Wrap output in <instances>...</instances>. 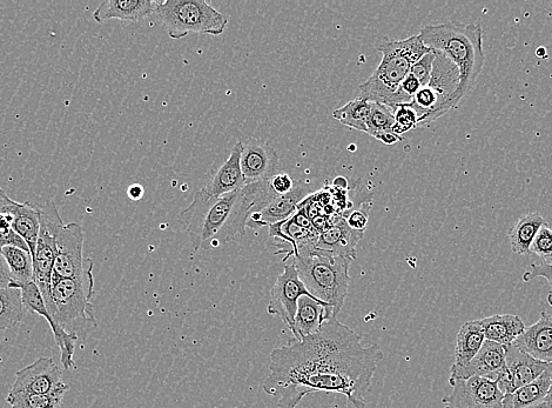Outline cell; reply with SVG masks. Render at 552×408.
Listing matches in <instances>:
<instances>
[{
	"instance_id": "cell-1",
	"label": "cell",
	"mask_w": 552,
	"mask_h": 408,
	"mask_svg": "<svg viewBox=\"0 0 552 408\" xmlns=\"http://www.w3.org/2000/svg\"><path fill=\"white\" fill-rule=\"evenodd\" d=\"M383 358L380 345L363 344L361 336L338 318L304 339L274 349L269 376L262 383L278 408H296L312 393L345 396L353 408H366L376 369Z\"/></svg>"
},
{
	"instance_id": "cell-2",
	"label": "cell",
	"mask_w": 552,
	"mask_h": 408,
	"mask_svg": "<svg viewBox=\"0 0 552 408\" xmlns=\"http://www.w3.org/2000/svg\"><path fill=\"white\" fill-rule=\"evenodd\" d=\"M275 196L269 182L248 184L219 198H207L198 192L192 204L179 213L178 222L190 236L195 251L215 249L245 236L249 218Z\"/></svg>"
},
{
	"instance_id": "cell-3",
	"label": "cell",
	"mask_w": 552,
	"mask_h": 408,
	"mask_svg": "<svg viewBox=\"0 0 552 408\" xmlns=\"http://www.w3.org/2000/svg\"><path fill=\"white\" fill-rule=\"evenodd\" d=\"M420 38L428 49L440 52L451 60L460 71V86L456 92L457 105L473 90L486 63L483 48V29L479 24L444 22L430 24L420 32Z\"/></svg>"
},
{
	"instance_id": "cell-4",
	"label": "cell",
	"mask_w": 552,
	"mask_h": 408,
	"mask_svg": "<svg viewBox=\"0 0 552 408\" xmlns=\"http://www.w3.org/2000/svg\"><path fill=\"white\" fill-rule=\"evenodd\" d=\"M352 262V259L316 250L314 245L304 247L293 258L307 291L328 307L332 319L338 318L345 305Z\"/></svg>"
},
{
	"instance_id": "cell-5",
	"label": "cell",
	"mask_w": 552,
	"mask_h": 408,
	"mask_svg": "<svg viewBox=\"0 0 552 408\" xmlns=\"http://www.w3.org/2000/svg\"><path fill=\"white\" fill-rule=\"evenodd\" d=\"M382 60L378 69L360 85V97L368 102L387 105L409 75L413 65L432 51L419 35L403 40L383 38L378 45Z\"/></svg>"
},
{
	"instance_id": "cell-6",
	"label": "cell",
	"mask_w": 552,
	"mask_h": 408,
	"mask_svg": "<svg viewBox=\"0 0 552 408\" xmlns=\"http://www.w3.org/2000/svg\"><path fill=\"white\" fill-rule=\"evenodd\" d=\"M93 267V260L89 258L82 276L52 282V302L55 305L52 318L65 332L78 339L86 338L98 327L91 303L94 296Z\"/></svg>"
},
{
	"instance_id": "cell-7",
	"label": "cell",
	"mask_w": 552,
	"mask_h": 408,
	"mask_svg": "<svg viewBox=\"0 0 552 408\" xmlns=\"http://www.w3.org/2000/svg\"><path fill=\"white\" fill-rule=\"evenodd\" d=\"M156 15L172 39L185 38L192 33L220 36L228 24V19L205 0L157 2Z\"/></svg>"
},
{
	"instance_id": "cell-8",
	"label": "cell",
	"mask_w": 552,
	"mask_h": 408,
	"mask_svg": "<svg viewBox=\"0 0 552 408\" xmlns=\"http://www.w3.org/2000/svg\"><path fill=\"white\" fill-rule=\"evenodd\" d=\"M35 204L40 213V231L36 253L33 256V266H35L33 282L38 286L47 310L53 317L55 305L52 302V274L57 254L56 239L65 223L53 200H44L42 203L35 202Z\"/></svg>"
},
{
	"instance_id": "cell-9",
	"label": "cell",
	"mask_w": 552,
	"mask_h": 408,
	"mask_svg": "<svg viewBox=\"0 0 552 408\" xmlns=\"http://www.w3.org/2000/svg\"><path fill=\"white\" fill-rule=\"evenodd\" d=\"M453 391L442 399L446 408H503L504 394L496 380L449 378Z\"/></svg>"
},
{
	"instance_id": "cell-10",
	"label": "cell",
	"mask_w": 552,
	"mask_h": 408,
	"mask_svg": "<svg viewBox=\"0 0 552 408\" xmlns=\"http://www.w3.org/2000/svg\"><path fill=\"white\" fill-rule=\"evenodd\" d=\"M85 233L76 223L65 224L56 239L57 254L52 282L82 276L89 258H84Z\"/></svg>"
},
{
	"instance_id": "cell-11",
	"label": "cell",
	"mask_w": 552,
	"mask_h": 408,
	"mask_svg": "<svg viewBox=\"0 0 552 408\" xmlns=\"http://www.w3.org/2000/svg\"><path fill=\"white\" fill-rule=\"evenodd\" d=\"M304 296L311 294L302 283L295 265L287 264L272 287L267 311L272 316H278L287 329L292 331L299 299Z\"/></svg>"
},
{
	"instance_id": "cell-12",
	"label": "cell",
	"mask_w": 552,
	"mask_h": 408,
	"mask_svg": "<svg viewBox=\"0 0 552 408\" xmlns=\"http://www.w3.org/2000/svg\"><path fill=\"white\" fill-rule=\"evenodd\" d=\"M12 289H19L20 292H22L25 310L38 314V316L45 318L47 323H49L53 337H55L56 344L60 351V363H62L64 369L67 371L77 369L76 363H74V353H76L78 338L65 332L62 327L53 320L36 283L32 282L29 284L17 285L13 286Z\"/></svg>"
},
{
	"instance_id": "cell-13",
	"label": "cell",
	"mask_w": 552,
	"mask_h": 408,
	"mask_svg": "<svg viewBox=\"0 0 552 408\" xmlns=\"http://www.w3.org/2000/svg\"><path fill=\"white\" fill-rule=\"evenodd\" d=\"M504 351H506L507 370L497 379L498 387L504 396L533 383L552 365L531 357L515 344L504 346Z\"/></svg>"
},
{
	"instance_id": "cell-14",
	"label": "cell",
	"mask_w": 552,
	"mask_h": 408,
	"mask_svg": "<svg viewBox=\"0 0 552 408\" xmlns=\"http://www.w3.org/2000/svg\"><path fill=\"white\" fill-rule=\"evenodd\" d=\"M240 165L246 185L269 182L278 171V153L267 142L248 139L242 143Z\"/></svg>"
},
{
	"instance_id": "cell-15",
	"label": "cell",
	"mask_w": 552,
	"mask_h": 408,
	"mask_svg": "<svg viewBox=\"0 0 552 408\" xmlns=\"http://www.w3.org/2000/svg\"><path fill=\"white\" fill-rule=\"evenodd\" d=\"M436 52V51H435ZM460 86V71L440 52H436L432 77L426 88L436 100L437 118L446 115L457 106L455 96Z\"/></svg>"
},
{
	"instance_id": "cell-16",
	"label": "cell",
	"mask_w": 552,
	"mask_h": 408,
	"mask_svg": "<svg viewBox=\"0 0 552 408\" xmlns=\"http://www.w3.org/2000/svg\"><path fill=\"white\" fill-rule=\"evenodd\" d=\"M311 193L312 186L304 180H299L287 195L275 196L264 209L252 214V217L248 220V229L258 231L262 227L284 222V220L294 216L300 204L311 196Z\"/></svg>"
},
{
	"instance_id": "cell-17",
	"label": "cell",
	"mask_w": 552,
	"mask_h": 408,
	"mask_svg": "<svg viewBox=\"0 0 552 408\" xmlns=\"http://www.w3.org/2000/svg\"><path fill=\"white\" fill-rule=\"evenodd\" d=\"M64 381L55 359L39 358L16 374L10 393L46 394L58 389Z\"/></svg>"
},
{
	"instance_id": "cell-18",
	"label": "cell",
	"mask_w": 552,
	"mask_h": 408,
	"mask_svg": "<svg viewBox=\"0 0 552 408\" xmlns=\"http://www.w3.org/2000/svg\"><path fill=\"white\" fill-rule=\"evenodd\" d=\"M507 370L504 346L486 340L479 353L464 366H451L450 378L469 379L473 377L496 380Z\"/></svg>"
},
{
	"instance_id": "cell-19",
	"label": "cell",
	"mask_w": 552,
	"mask_h": 408,
	"mask_svg": "<svg viewBox=\"0 0 552 408\" xmlns=\"http://www.w3.org/2000/svg\"><path fill=\"white\" fill-rule=\"evenodd\" d=\"M0 207L2 212L11 214L12 229L25 240L32 257L35 256L40 231V213L35 202L18 203L0 187Z\"/></svg>"
},
{
	"instance_id": "cell-20",
	"label": "cell",
	"mask_w": 552,
	"mask_h": 408,
	"mask_svg": "<svg viewBox=\"0 0 552 408\" xmlns=\"http://www.w3.org/2000/svg\"><path fill=\"white\" fill-rule=\"evenodd\" d=\"M241 152L242 143L239 142L235 144L230 157L215 173L210 183L199 191L201 195L207 198H219L228 195V193L241 190L242 187L246 186L240 165Z\"/></svg>"
},
{
	"instance_id": "cell-21",
	"label": "cell",
	"mask_w": 552,
	"mask_h": 408,
	"mask_svg": "<svg viewBox=\"0 0 552 408\" xmlns=\"http://www.w3.org/2000/svg\"><path fill=\"white\" fill-rule=\"evenodd\" d=\"M361 231H355L346 222V219L336 220L331 229L320 234L314 245L316 250L333 254V256L345 257L352 260L356 258V246L363 238Z\"/></svg>"
},
{
	"instance_id": "cell-22",
	"label": "cell",
	"mask_w": 552,
	"mask_h": 408,
	"mask_svg": "<svg viewBox=\"0 0 552 408\" xmlns=\"http://www.w3.org/2000/svg\"><path fill=\"white\" fill-rule=\"evenodd\" d=\"M514 344L531 357L552 364V314L543 311L537 323L527 327Z\"/></svg>"
},
{
	"instance_id": "cell-23",
	"label": "cell",
	"mask_w": 552,
	"mask_h": 408,
	"mask_svg": "<svg viewBox=\"0 0 552 408\" xmlns=\"http://www.w3.org/2000/svg\"><path fill=\"white\" fill-rule=\"evenodd\" d=\"M157 2L151 0H106L93 12V19L102 24L111 19L137 23L156 13Z\"/></svg>"
},
{
	"instance_id": "cell-24",
	"label": "cell",
	"mask_w": 552,
	"mask_h": 408,
	"mask_svg": "<svg viewBox=\"0 0 552 408\" xmlns=\"http://www.w3.org/2000/svg\"><path fill=\"white\" fill-rule=\"evenodd\" d=\"M331 319V313L325 304L311 296L301 297L294 319L293 338L300 340L314 336Z\"/></svg>"
},
{
	"instance_id": "cell-25",
	"label": "cell",
	"mask_w": 552,
	"mask_h": 408,
	"mask_svg": "<svg viewBox=\"0 0 552 408\" xmlns=\"http://www.w3.org/2000/svg\"><path fill=\"white\" fill-rule=\"evenodd\" d=\"M486 340L502 346L514 344L516 339L524 333L523 320L515 314H496L480 320Z\"/></svg>"
},
{
	"instance_id": "cell-26",
	"label": "cell",
	"mask_w": 552,
	"mask_h": 408,
	"mask_svg": "<svg viewBox=\"0 0 552 408\" xmlns=\"http://www.w3.org/2000/svg\"><path fill=\"white\" fill-rule=\"evenodd\" d=\"M552 383V365L540 377L521 387L514 393L504 396L503 408H536L547 396Z\"/></svg>"
},
{
	"instance_id": "cell-27",
	"label": "cell",
	"mask_w": 552,
	"mask_h": 408,
	"mask_svg": "<svg viewBox=\"0 0 552 408\" xmlns=\"http://www.w3.org/2000/svg\"><path fill=\"white\" fill-rule=\"evenodd\" d=\"M544 224V217L540 213H527L518 218L508 232L511 251L518 256H528L531 244Z\"/></svg>"
},
{
	"instance_id": "cell-28",
	"label": "cell",
	"mask_w": 552,
	"mask_h": 408,
	"mask_svg": "<svg viewBox=\"0 0 552 408\" xmlns=\"http://www.w3.org/2000/svg\"><path fill=\"white\" fill-rule=\"evenodd\" d=\"M486 341L480 320L464 323L456 338L455 366H464L481 350Z\"/></svg>"
},
{
	"instance_id": "cell-29",
	"label": "cell",
	"mask_w": 552,
	"mask_h": 408,
	"mask_svg": "<svg viewBox=\"0 0 552 408\" xmlns=\"http://www.w3.org/2000/svg\"><path fill=\"white\" fill-rule=\"evenodd\" d=\"M0 253L3 254L10 269L12 280L9 287L33 282L35 266H33V257L29 251L15 246H6Z\"/></svg>"
},
{
	"instance_id": "cell-30",
	"label": "cell",
	"mask_w": 552,
	"mask_h": 408,
	"mask_svg": "<svg viewBox=\"0 0 552 408\" xmlns=\"http://www.w3.org/2000/svg\"><path fill=\"white\" fill-rule=\"evenodd\" d=\"M22 292L0 287V331L15 329L24 319Z\"/></svg>"
},
{
	"instance_id": "cell-31",
	"label": "cell",
	"mask_w": 552,
	"mask_h": 408,
	"mask_svg": "<svg viewBox=\"0 0 552 408\" xmlns=\"http://www.w3.org/2000/svg\"><path fill=\"white\" fill-rule=\"evenodd\" d=\"M69 390L70 386L63 383L51 393H9L6 400H8L10 408H60L65 393Z\"/></svg>"
},
{
	"instance_id": "cell-32",
	"label": "cell",
	"mask_w": 552,
	"mask_h": 408,
	"mask_svg": "<svg viewBox=\"0 0 552 408\" xmlns=\"http://www.w3.org/2000/svg\"><path fill=\"white\" fill-rule=\"evenodd\" d=\"M372 109V103L361 97L350 100L341 109L333 112V118L343 125L360 132L368 130V119Z\"/></svg>"
},
{
	"instance_id": "cell-33",
	"label": "cell",
	"mask_w": 552,
	"mask_h": 408,
	"mask_svg": "<svg viewBox=\"0 0 552 408\" xmlns=\"http://www.w3.org/2000/svg\"><path fill=\"white\" fill-rule=\"evenodd\" d=\"M370 103H372V109L368 119V135L376 138L381 133L392 131L395 124L394 110L387 105Z\"/></svg>"
},
{
	"instance_id": "cell-34",
	"label": "cell",
	"mask_w": 552,
	"mask_h": 408,
	"mask_svg": "<svg viewBox=\"0 0 552 408\" xmlns=\"http://www.w3.org/2000/svg\"><path fill=\"white\" fill-rule=\"evenodd\" d=\"M530 253L536 254L542 260V264H552V229L547 223L537 232Z\"/></svg>"
},
{
	"instance_id": "cell-35",
	"label": "cell",
	"mask_w": 552,
	"mask_h": 408,
	"mask_svg": "<svg viewBox=\"0 0 552 408\" xmlns=\"http://www.w3.org/2000/svg\"><path fill=\"white\" fill-rule=\"evenodd\" d=\"M394 116L395 124L392 131L397 136L401 137L419 126V117H417V113L408 105L396 107Z\"/></svg>"
},
{
	"instance_id": "cell-36",
	"label": "cell",
	"mask_w": 552,
	"mask_h": 408,
	"mask_svg": "<svg viewBox=\"0 0 552 408\" xmlns=\"http://www.w3.org/2000/svg\"><path fill=\"white\" fill-rule=\"evenodd\" d=\"M370 210H372V202L362 203L348 211L343 219H346L347 224L353 230L365 232L369 222Z\"/></svg>"
},
{
	"instance_id": "cell-37",
	"label": "cell",
	"mask_w": 552,
	"mask_h": 408,
	"mask_svg": "<svg viewBox=\"0 0 552 408\" xmlns=\"http://www.w3.org/2000/svg\"><path fill=\"white\" fill-rule=\"evenodd\" d=\"M435 57V51L432 50L428 52L427 55H424L420 60H417V62L413 65L412 70H410V73H412V75L419 80L422 88L428 85L430 77H432Z\"/></svg>"
},
{
	"instance_id": "cell-38",
	"label": "cell",
	"mask_w": 552,
	"mask_h": 408,
	"mask_svg": "<svg viewBox=\"0 0 552 408\" xmlns=\"http://www.w3.org/2000/svg\"><path fill=\"white\" fill-rule=\"evenodd\" d=\"M537 278L547 280L550 286V293L548 294L547 300L548 304L552 307V264H531L530 269L523 274V280L525 283L533 282V280Z\"/></svg>"
},
{
	"instance_id": "cell-39",
	"label": "cell",
	"mask_w": 552,
	"mask_h": 408,
	"mask_svg": "<svg viewBox=\"0 0 552 408\" xmlns=\"http://www.w3.org/2000/svg\"><path fill=\"white\" fill-rule=\"evenodd\" d=\"M6 246H15L30 252L29 246L26 245L25 240L13 229L0 230V252H2Z\"/></svg>"
},
{
	"instance_id": "cell-40",
	"label": "cell",
	"mask_w": 552,
	"mask_h": 408,
	"mask_svg": "<svg viewBox=\"0 0 552 408\" xmlns=\"http://www.w3.org/2000/svg\"><path fill=\"white\" fill-rule=\"evenodd\" d=\"M294 184L293 179L286 173H279V175H275L269 180V185H271V189L276 196L287 195L288 192L293 190Z\"/></svg>"
},
{
	"instance_id": "cell-41",
	"label": "cell",
	"mask_w": 552,
	"mask_h": 408,
	"mask_svg": "<svg viewBox=\"0 0 552 408\" xmlns=\"http://www.w3.org/2000/svg\"><path fill=\"white\" fill-rule=\"evenodd\" d=\"M11 273L8 264H6V260L3 257V254L0 253V287L2 289H5V287H9L11 283Z\"/></svg>"
},
{
	"instance_id": "cell-42",
	"label": "cell",
	"mask_w": 552,
	"mask_h": 408,
	"mask_svg": "<svg viewBox=\"0 0 552 408\" xmlns=\"http://www.w3.org/2000/svg\"><path fill=\"white\" fill-rule=\"evenodd\" d=\"M376 139L380 140V142L383 144L393 145L401 142L402 137L395 135L393 131H388L385 133H381V135L376 137Z\"/></svg>"
},
{
	"instance_id": "cell-43",
	"label": "cell",
	"mask_w": 552,
	"mask_h": 408,
	"mask_svg": "<svg viewBox=\"0 0 552 408\" xmlns=\"http://www.w3.org/2000/svg\"><path fill=\"white\" fill-rule=\"evenodd\" d=\"M144 193V187L139 184H133L129 187V190H127V196L132 200H140L144 197Z\"/></svg>"
},
{
	"instance_id": "cell-44",
	"label": "cell",
	"mask_w": 552,
	"mask_h": 408,
	"mask_svg": "<svg viewBox=\"0 0 552 408\" xmlns=\"http://www.w3.org/2000/svg\"><path fill=\"white\" fill-rule=\"evenodd\" d=\"M13 217L10 213L0 212V230L12 229Z\"/></svg>"
},
{
	"instance_id": "cell-45",
	"label": "cell",
	"mask_w": 552,
	"mask_h": 408,
	"mask_svg": "<svg viewBox=\"0 0 552 408\" xmlns=\"http://www.w3.org/2000/svg\"><path fill=\"white\" fill-rule=\"evenodd\" d=\"M333 186L335 187V189H338V190H341V191L342 190H348V187H349L348 179L345 178V177L335 178Z\"/></svg>"
},
{
	"instance_id": "cell-46",
	"label": "cell",
	"mask_w": 552,
	"mask_h": 408,
	"mask_svg": "<svg viewBox=\"0 0 552 408\" xmlns=\"http://www.w3.org/2000/svg\"><path fill=\"white\" fill-rule=\"evenodd\" d=\"M536 408H552V383L547 396L542 400V403Z\"/></svg>"
},
{
	"instance_id": "cell-47",
	"label": "cell",
	"mask_w": 552,
	"mask_h": 408,
	"mask_svg": "<svg viewBox=\"0 0 552 408\" xmlns=\"http://www.w3.org/2000/svg\"><path fill=\"white\" fill-rule=\"evenodd\" d=\"M0 212H2V207H0Z\"/></svg>"
}]
</instances>
